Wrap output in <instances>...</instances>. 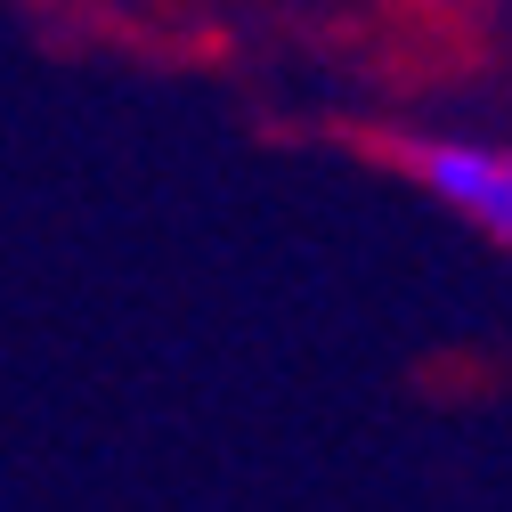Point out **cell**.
<instances>
[{
  "mask_svg": "<svg viewBox=\"0 0 512 512\" xmlns=\"http://www.w3.org/2000/svg\"><path fill=\"white\" fill-rule=\"evenodd\" d=\"M407 171L431 204H447L464 228L496 236L512 252V147H464V139H415Z\"/></svg>",
  "mask_w": 512,
  "mask_h": 512,
  "instance_id": "1",
  "label": "cell"
}]
</instances>
